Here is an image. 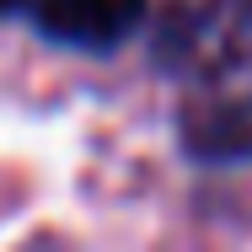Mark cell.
Returning a JSON list of instances; mask_svg holds the SVG:
<instances>
[{
  "instance_id": "obj_3",
  "label": "cell",
  "mask_w": 252,
  "mask_h": 252,
  "mask_svg": "<svg viewBox=\"0 0 252 252\" xmlns=\"http://www.w3.org/2000/svg\"><path fill=\"white\" fill-rule=\"evenodd\" d=\"M16 5H27V0H0V16H5V11H16Z\"/></svg>"
},
{
  "instance_id": "obj_2",
  "label": "cell",
  "mask_w": 252,
  "mask_h": 252,
  "mask_svg": "<svg viewBox=\"0 0 252 252\" xmlns=\"http://www.w3.org/2000/svg\"><path fill=\"white\" fill-rule=\"evenodd\" d=\"M32 27L64 49L107 54L145 22V0H27Z\"/></svg>"
},
{
  "instance_id": "obj_1",
  "label": "cell",
  "mask_w": 252,
  "mask_h": 252,
  "mask_svg": "<svg viewBox=\"0 0 252 252\" xmlns=\"http://www.w3.org/2000/svg\"><path fill=\"white\" fill-rule=\"evenodd\" d=\"M156 54L188 81L183 145L199 161H252V0L172 11Z\"/></svg>"
}]
</instances>
